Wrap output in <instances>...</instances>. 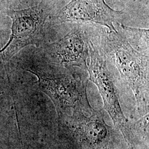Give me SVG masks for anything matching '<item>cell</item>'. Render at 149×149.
I'll return each instance as SVG.
<instances>
[{"instance_id":"3957f363","label":"cell","mask_w":149,"mask_h":149,"mask_svg":"<svg viewBox=\"0 0 149 149\" xmlns=\"http://www.w3.org/2000/svg\"><path fill=\"white\" fill-rule=\"evenodd\" d=\"M12 21L11 36L5 47L0 50L5 60H8L28 45L36 47L44 44V27L50 15L49 10L38 6L8 12Z\"/></svg>"},{"instance_id":"5b68a950","label":"cell","mask_w":149,"mask_h":149,"mask_svg":"<svg viewBox=\"0 0 149 149\" xmlns=\"http://www.w3.org/2000/svg\"><path fill=\"white\" fill-rule=\"evenodd\" d=\"M124 14L111 8L104 0H71L54 18L61 23L96 24L116 32V26L122 23Z\"/></svg>"},{"instance_id":"277c9868","label":"cell","mask_w":149,"mask_h":149,"mask_svg":"<svg viewBox=\"0 0 149 149\" xmlns=\"http://www.w3.org/2000/svg\"><path fill=\"white\" fill-rule=\"evenodd\" d=\"M75 24L62 38L53 43H44L42 54L54 64L87 70L90 40L89 27L84 23Z\"/></svg>"},{"instance_id":"6da1fadb","label":"cell","mask_w":149,"mask_h":149,"mask_svg":"<svg viewBox=\"0 0 149 149\" xmlns=\"http://www.w3.org/2000/svg\"><path fill=\"white\" fill-rule=\"evenodd\" d=\"M119 24L116 26V32L101 26H90L91 40L140 98L148 91L149 53L130 43Z\"/></svg>"},{"instance_id":"7a4b0ae2","label":"cell","mask_w":149,"mask_h":149,"mask_svg":"<svg viewBox=\"0 0 149 149\" xmlns=\"http://www.w3.org/2000/svg\"><path fill=\"white\" fill-rule=\"evenodd\" d=\"M43 57L48 70L36 66L26 71L37 77L40 89L52 98L56 106H69L78 100L86 99L87 81L84 77L87 70L54 64Z\"/></svg>"}]
</instances>
